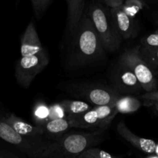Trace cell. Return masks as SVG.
I'll list each match as a JSON object with an SVG mask.
<instances>
[{
    "instance_id": "6da1fadb",
    "label": "cell",
    "mask_w": 158,
    "mask_h": 158,
    "mask_svg": "<svg viewBox=\"0 0 158 158\" xmlns=\"http://www.w3.org/2000/svg\"><path fill=\"white\" fill-rule=\"evenodd\" d=\"M73 36L68 59L69 67H81L104 58L106 50L86 12L83 14Z\"/></svg>"
},
{
    "instance_id": "7a4b0ae2",
    "label": "cell",
    "mask_w": 158,
    "mask_h": 158,
    "mask_svg": "<svg viewBox=\"0 0 158 158\" xmlns=\"http://www.w3.org/2000/svg\"><path fill=\"white\" fill-rule=\"evenodd\" d=\"M102 140H103V134L100 131L66 134L53 140L38 158H77Z\"/></svg>"
},
{
    "instance_id": "3957f363",
    "label": "cell",
    "mask_w": 158,
    "mask_h": 158,
    "mask_svg": "<svg viewBox=\"0 0 158 158\" xmlns=\"http://www.w3.org/2000/svg\"><path fill=\"white\" fill-rule=\"evenodd\" d=\"M100 37L105 50L115 52L120 48L123 39L114 24L110 8L104 6L100 2L94 0L86 12Z\"/></svg>"
},
{
    "instance_id": "277c9868",
    "label": "cell",
    "mask_w": 158,
    "mask_h": 158,
    "mask_svg": "<svg viewBox=\"0 0 158 158\" xmlns=\"http://www.w3.org/2000/svg\"><path fill=\"white\" fill-rule=\"evenodd\" d=\"M0 139L29 158H38L52 142L47 138L32 139L21 135L6 122L4 116H0Z\"/></svg>"
},
{
    "instance_id": "5b68a950",
    "label": "cell",
    "mask_w": 158,
    "mask_h": 158,
    "mask_svg": "<svg viewBox=\"0 0 158 158\" xmlns=\"http://www.w3.org/2000/svg\"><path fill=\"white\" fill-rule=\"evenodd\" d=\"M119 62L132 70L146 93L157 90V80L154 70L143 60L140 54V46L128 48L122 52Z\"/></svg>"
},
{
    "instance_id": "8992f818",
    "label": "cell",
    "mask_w": 158,
    "mask_h": 158,
    "mask_svg": "<svg viewBox=\"0 0 158 158\" xmlns=\"http://www.w3.org/2000/svg\"><path fill=\"white\" fill-rule=\"evenodd\" d=\"M69 94L96 106L113 105L122 95L114 87L89 83H73L67 87Z\"/></svg>"
},
{
    "instance_id": "52a82bcc",
    "label": "cell",
    "mask_w": 158,
    "mask_h": 158,
    "mask_svg": "<svg viewBox=\"0 0 158 158\" xmlns=\"http://www.w3.org/2000/svg\"><path fill=\"white\" fill-rule=\"evenodd\" d=\"M118 114L113 105L93 107L90 110L77 117H69L72 128L104 130Z\"/></svg>"
},
{
    "instance_id": "ba28073f",
    "label": "cell",
    "mask_w": 158,
    "mask_h": 158,
    "mask_svg": "<svg viewBox=\"0 0 158 158\" xmlns=\"http://www.w3.org/2000/svg\"><path fill=\"white\" fill-rule=\"evenodd\" d=\"M49 63L46 50L29 56H21L15 64V76L17 83L23 88H28L35 77Z\"/></svg>"
},
{
    "instance_id": "9c48e42d",
    "label": "cell",
    "mask_w": 158,
    "mask_h": 158,
    "mask_svg": "<svg viewBox=\"0 0 158 158\" xmlns=\"http://www.w3.org/2000/svg\"><path fill=\"white\" fill-rule=\"evenodd\" d=\"M114 88L125 95L139 94L143 90L141 85L131 69L119 62L112 74Z\"/></svg>"
},
{
    "instance_id": "30bf717a",
    "label": "cell",
    "mask_w": 158,
    "mask_h": 158,
    "mask_svg": "<svg viewBox=\"0 0 158 158\" xmlns=\"http://www.w3.org/2000/svg\"><path fill=\"white\" fill-rule=\"evenodd\" d=\"M114 24L123 40H129L137 36L138 33L135 19L130 16L123 10L122 6L110 9Z\"/></svg>"
},
{
    "instance_id": "8fae6325",
    "label": "cell",
    "mask_w": 158,
    "mask_h": 158,
    "mask_svg": "<svg viewBox=\"0 0 158 158\" xmlns=\"http://www.w3.org/2000/svg\"><path fill=\"white\" fill-rule=\"evenodd\" d=\"M44 50L35 25L33 22H30L21 38V56H33Z\"/></svg>"
},
{
    "instance_id": "7c38bea8",
    "label": "cell",
    "mask_w": 158,
    "mask_h": 158,
    "mask_svg": "<svg viewBox=\"0 0 158 158\" xmlns=\"http://www.w3.org/2000/svg\"><path fill=\"white\" fill-rule=\"evenodd\" d=\"M117 131L127 141L129 142L134 148L140 150L142 152L148 154H155L157 143L151 139L143 138L136 135L127 127L123 122H120L117 124Z\"/></svg>"
},
{
    "instance_id": "4fadbf2b",
    "label": "cell",
    "mask_w": 158,
    "mask_h": 158,
    "mask_svg": "<svg viewBox=\"0 0 158 158\" xmlns=\"http://www.w3.org/2000/svg\"><path fill=\"white\" fill-rule=\"evenodd\" d=\"M4 118L6 122L21 135L32 139L47 138L41 127L37 125L33 126L20 117H17L15 114H6L4 116Z\"/></svg>"
},
{
    "instance_id": "5bb4252c",
    "label": "cell",
    "mask_w": 158,
    "mask_h": 158,
    "mask_svg": "<svg viewBox=\"0 0 158 158\" xmlns=\"http://www.w3.org/2000/svg\"><path fill=\"white\" fill-rule=\"evenodd\" d=\"M67 23L66 30L73 35L85 13V0H66Z\"/></svg>"
},
{
    "instance_id": "9a60e30c",
    "label": "cell",
    "mask_w": 158,
    "mask_h": 158,
    "mask_svg": "<svg viewBox=\"0 0 158 158\" xmlns=\"http://www.w3.org/2000/svg\"><path fill=\"white\" fill-rule=\"evenodd\" d=\"M40 127L44 131L46 137L53 141L66 134L65 133L72 128V123L69 117H67L66 118L50 120Z\"/></svg>"
},
{
    "instance_id": "2e32d148",
    "label": "cell",
    "mask_w": 158,
    "mask_h": 158,
    "mask_svg": "<svg viewBox=\"0 0 158 158\" xmlns=\"http://www.w3.org/2000/svg\"><path fill=\"white\" fill-rule=\"evenodd\" d=\"M143 105L140 99L132 95H121L115 102L113 106L120 114H132L139 110Z\"/></svg>"
},
{
    "instance_id": "e0dca14e",
    "label": "cell",
    "mask_w": 158,
    "mask_h": 158,
    "mask_svg": "<svg viewBox=\"0 0 158 158\" xmlns=\"http://www.w3.org/2000/svg\"><path fill=\"white\" fill-rule=\"evenodd\" d=\"M60 103L64 108L68 117H77L90 110L93 108L89 103L81 100H65L60 102Z\"/></svg>"
},
{
    "instance_id": "ac0fdd59",
    "label": "cell",
    "mask_w": 158,
    "mask_h": 158,
    "mask_svg": "<svg viewBox=\"0 0 158 158\" xmlns=\"http://www.w3.org/2000/svg\"><path fill=\"white\" fill-rule=\"evenodd\" d=\"M49 106L45 103H38L34 106L32 117L37 126H41L49 121Z\"/></svg>"
},
{
    "instance_id": "d6986e66",
    "label": "cell",
    "mask_w": 158,
    "mask_h": 158,
    "mask_svg": "<svg viewBox=\"0 0 158 158\" xmlns=\"http://www.w3.org/2000/svg\"><path fill=\"white\" fill-rule=\"evenodd\" d=\"M140 54L143 60L153 70L158 69V46L144 47L140 46Z\"/></svg>"
},
{
    "instance_id": "ffe728a7",
    "label": "cell",
    "mask_w": 158,
    "mask_h": 158,
    "mask_svg": "<svg viewBox=\"0 0 158 158\" xmlns=\"http://www.w3.org/2000/svg\"><path fill=\"white\" fill-rule=\"evenodd\" d=\"M144 6V0H126L122 5L124 12L133 18H135L136 15L141 11Z\"/></svg>"
},
{
    "instance_id": "44dd1931",
    "label": "cell",
    "mask_w": 158,
    "mask_h": 158,
    "mask_svg": "<svg viewBox=\"0 0 158 158\" xmlns=\"http://www.w3.org/2000/svg\"><path fill=\"white\" fill-rule=\"evenodd\" d=\"M31 2L35 16L40 19L43 16L52 0H31Z\"/></svg>"
},
{
    "instance_id": "7402d4cb",
    "label": "cell",
    "mask_w": 158,
    "mask_h": 158,
    "mask_svg": "<svg viewBox=\"0 0 158 158\" xmlns=\"http://www.w3.org/2000/svg\"><path fill=\"white\" fill-rule=\"evenodd\" d=\"M66 111L64 108L61 105V103H54V104L49 106V121L56 119H62L67 117Z\"/></svg>"
},
{
    "instance_id": "603a6c76",
    "label": "cell",
    "mask_w": 158,
    "mask_h": 158,
    "mask_svg": "<svg viewBox=\"0 0 158 158\" xmlns=\"http://www.w3.org/2000/svg\"><path fill=\"white\" fill-rule=\"evenodd\" d=\"M141 46L144 47H157L158 46V29L154 33L147 35L142 40Z\"/></svg>"
},
{
    "instance_id": "cb8c5ba5",
    "label": "cell",
    "mask_w": 158,
    "mask_h": 158,
    "mask_svg": "<svg viewBox=\"0 0 158 158\" xmlns=\"http://www.w3.org/2000/svg\"><path fill=\"white\" fill-rule=\"evenodd\" d=\"M87 151L89 154H92L93 156H94V157L97 158H116L114 156L111 155L110 154H109V153L96 148H90V149L87 150Z\"/></svg>"
},
{
    "instance_id": "d4e9b609",
    "label": "cell",
    "mask_w": 158,
    "mask_h": 158,
    "mask_svg": "<svg viewBox=\"0 0 158 158\" xmlns=\"http://www.w3.org/2000/svg\"><path fill=\"white\" fill-rule=\"evenodd\" d=\"M98 1L110 9L122 6L124 2V0H98Z\"/></svg>"
},
{
    "instance_id": "484cf974",
    "label": "cell",
    "mask_w": 158,
    "mask_h": 158,
    "mask_svg": "<svg viewBox=\"0 0 158 158\" xmlns=\"http://www.w3.org/2000/svg\"><path fill=\"white\" fill-rule=\"evenodd\" d=\"M0 158H22L17 154L7 151H0Z\"/></svg>"
},
{
    "instance_id": "4316f807",
    "label": "cell",
    "mask_w": 158,
    "mask_h": 158,
    "mask_svg": "<svg viewBox=\"0 0 158 158\" xmlns=\"http://www.w3.org/2000/svg\"><path fill=\"white\" fill-rule=\"evenodd\" d=\"M77 158H97L95 157L94 156H93L92 154H89L87 151H84L83 153H82L80 156H78Z\"/></svg>"
},
{
    "instance_id": "83f0119b",
    "label": "cell",
    "mask_w": 158,
    "mask_h": 158,
    "mask_svg": "<svg viewBox=\"0 0 158 158\" xmlns=\"http://www.w3.org/2000/svg\"><path fill=\"white\" fill-rule=\"evenodd\" d=\"M155 155H157L158 157V143H157V147H156V150H155Z\"/></svg>"
},
{
    "instance_id": "f1b7e54d",
    "label": "cell",
    "mask_w": 158,
    "mask_h": 158,
    "mask_svg": "<svg viewBox=\"0 0 158 158\" xmlns=\"http://www.w3.org/2000/svg\"><path fill=\"white\" fill-rule=\"evenodd\" d=\"M148 158H158V157L157 155H155V154H154V155H151V156H149V157H148Z\"/></svg>"
},
{
    "instance_id": "f546056e",
    "label": "cell",
    "mask_w": 158,
    "mask_h": 158,
    "mask_svg": "<svg viewBox=\"0 0 158 158\" xmlns=\"http://www.w3.org/2000/svg\"><path fill=\"white\" fill-rule=\"evenodd\" d=\"M19 2H20V0H15V6H18L19 5Z\"/></svg>"
},
{
    "instance_id": "4dcf8cb0",
    "label": "cell",
    "mask_w": 158,
    "mask_h": 158,
    "mask_svg": "<svg viewBox=\"0 0 158 158\" xmlns=\"http://www.w3.org/2000/svg\"><path fill=\"white\" fill-rule=\"evenodd\" d=\"M124 1H126V0H124Z\"/></svg>"
}]
</instances>
